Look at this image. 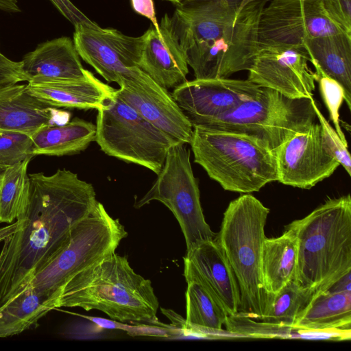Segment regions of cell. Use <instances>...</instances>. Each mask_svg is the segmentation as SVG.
<instances>
[{"label": "cell", "mask_w": 351, "mask_h": 351, "mask_svg": "<svg viewBox=\"0 0 351 351\" xmlns=\"http://www.w3.org/2000/svg\"><path fill=\"white\" fill-rule=\"evenodd\" d=\"M274 153L277 181L302 189H309L330 177L340 165L320 124L315 122L290 137Z\"/></svg>", "instance_id": "14"}, {"label": "cell", "mask_w": 351, "mask_h": 351, "mask_svg": "<svg viewBox=\"0 0 351 351\" xmlns=\"http://www.w3.org/2000/svg\"><path fill=\"white\" fill-rule=\"evenodd\" d=\"M313 98L291 99L274 90L261 88L254 97L201 126L255 136L274 152L315 122Z\"/></svg>", "instance_id": "9"}, {"label": "cell", "mask_w": 351, "mask_h": 351, "mask_svg": "<svg viewBox=\"0 0 351 351\" xmlns=\"http://www.w3.org/2000/svg\"><path fill=\"white\" fill-rule=\"evenodd\" d=\"M96 126L75 118L60 125H45L32 136V154L63 156L77 154L95 140Z\"/></svg>", "instance_id": "24"}, {"label": "cell", "mask_w": 351, "mask_h": 351, "mask_svg": "<svg viewBox=\"0 0 351 351\" xmlns=\"http://www.w3.org/2000/svg\"><path fill=\"white\" fill-rule=\"evenodd\" d=\"M314 295V293L300 287L293 279L276 295L271 297L261 321L292 328L297 318L306 308Z\"/></svg>", "instance_id": "29"}, {"label": "cell", "mask_w": 351, "mask_h": 351, "mask_svg": "<svg viewBox=\"0 0 351 351\" xmlns=\"http://www.w3.org/2000/svg\"><path fill=\"white\" fill-rule=\"evenodd\" d=\"M95 141L107 155L158 174L178 143L116 94L97 109Z\"/></svg>", "instance_id": "8"}, {"label": "cell", "mask_w": 351, "mask_h": 351, "mask_svg": "<svg viewBox=\"0 0 351 351\" xmlns=\"http://www.w3.org/2000/svg\"><path fill=\"white\" fill-rule=\"evenodd\" d=\"M29 178L28 197L16 219L19 226L3 240L0 252V308L25 293L98 202L93 185L70 170Z\"/></svg>", "instance_id": "1"}, {"label": "cell", "mask_w": 351, "mask_h": 351, "mask_svg": "<svg viewBox=\"0 0 351 351\" xmlns=\"http://www.w3.org/2000/svg\"><path fill=\"white\" fill-rule=\"evenodd\" d=\"M339 33L344 32L328 18L322 0H270L261 14L258 43L302 46L308 39Z\"/></svg>", "instance_id": "12"}, {"label": "cell", "mask_w": 351, "mask_h": 351, "mask_svg": "<svg viewBox=\"0 0 351 351\" xmlns=\"http://www.w3.org/2000/svg\"><path fill=\"white\" fill-rule=\"evenodd\" d=\"M127 235L119 220L97 202L89 215L72 228L64 245L34 276L27 289L46 298L55 308L62 286L82 270L114 253Z\"/></svg>", "instance_id": "7"}, {"label": "cell", "mask_w": 351, "mask_h": 351, "mask_svg": "<svg viewBox=\"0 0 351 351\" xmlns=\"http://www.w3.org/2000/svg\"><path fill=\"white\" fill-rule=\"evenodd\" d=\"M57 10L74 25L91 22L69 0H49Z\"/></svg>", "instance_id": "36"}, {"label": "cell", "mask_w": 351, "mask_h": 351, "mask_svg": "<svg viewBox=\"0 0 351 351\" xmlns=\"http://www.w3.org/2000/svg\"><path fill=\"white\" fill-rule=\"evenodd\" d=\"M54 309L51 302L31 288L0 308V338L19 335Z\"/></svg>", "instance_id": "27"}, {"label": "cell", "mask_w": 351, "mask_h": 351, "mask_svg": "<svg viewBox=\"0 0 351 351\" xmlns=\"http://www.w3.org/2000/svg\"><path fill=\"white\" fill-rule=\"evenodd\" d=\"M73 41L82 59L108 82L119 84L141 69L143 35L129 36L91 21L75 25Z\"/></svg>", "instance_id": "11"}, {"label": "cell", "mask_w": 351, "mask_h": 351, "mask_svg": "<svg viewBox=\"0 0 351 351\" xmlns=\"http://www.w3.org/2000/svg\"><path fill=\"white\" fill-rule=\"evenodd\" d=\"M186 282L201 285L228 316L239 312L240 291L234 274L216 238L186 251L184 258Z\"/></svg>", "instance_id": "17"}, {"label": "cell", "mask_w": 351, "mask_h": 351, "mask_svg": "<svg viewBox=\"0 0 351 351\" xmlns=\"http://www.w3.org/2000/svg\"><path fill=\"white\" fill-rule=\"evenodd\" d=\"M118 84L117 95L144 119L176 141L191 143L193 127L167 89L142 69Z\"/></svg>", "instance_id": "15"}, {"label": "cell", "mask_w": 351, "mask_h": 351, "mask_svg": "<svg viewBox=\"0 0 351 351\" xmlns=\"http://www.w3.org/2000/svg\"><path fill=\"white\" fill-rule=\"evenodd\" d=\"M261 88L247 79H195L176 87L171 95L193 127L254 97Z\"/></svg>", "instance_id": "16"}, {"label": "cell", "mask_w": 351, "mask_h": 351, "mask_svg": "<svg viewBox=\"0 0 351 351\" xmlns=\"http://www.w3.org/2000/svg\"><path fill=\"white\" fill-rule=\"evenodd\" d=\"M312 104L316 114V118L318 119L319 123L321 125L323 134L329 148L337 160L339 162V165H341L348 174L350 176L351 159L350 153L348 150V145L345 144L341 141L335 128L331 126L320 111L313 98L312 99Z\"/></svg>", "instance_id": "32"}, {"label": "cell", "mask_w": 351, "mask_h": 351, "mask_svg": "<svg viewBox=\"0 0 351 351\" xmlns=\"http://www.w3.org/2000/svg\"><path fill=\"white\" fill-rule=\"evenodd\" d=\"M32 156L7 167L0 179V223L16 219L27 202L29 190L28 165Z\"/></svg>", "instance_id": "28"}, {"label": "cell", "mask_w": 351, "mask_h": 351, "mask_svg": "<svg viewBox=\"0 0 351 351\" xmlns=\"http://www.w3.org/2000/svg\"><path fill=\"white\" fill-rule=\"evenodd\" d=\"M184 328L202 337L226 336L222 330L228 315L208 291L195 281L187 282Z\"/></svg>", "instance_id": "26"}, {"label": "cell", "mask_w": 351, "mask_h": 351, "mask_svg": "<svg viewBox=\"0 0 351 351\" xmlns=\"http://www.w3.org/2000/svg\"><path fill=\"white\" fill-rule=\"evenodd\" d=\"M26 86L32 95L51 107L81 110H97L116 90L88 70L82 79L34 80Z\"/></svg>", "instance_id": "19"}, {"label": "cell", "mask_w": 351, "mask_h": 351, "mask_svg": "<svg viewBox=\"0 0 351 351\" xmlns=\"http://www.w3.org/2000/svg\"><path fill=\"white\" fill-rule=\"evenodd\" d=\"M159 303L152 282L115 252L82 270L60 289L59 307L98 310L121 322L158 324Z\"/></svg>", "instance_id": "3"}, {"label": "cell", "mask_w": 351, "mask_h": 351, "mask_svg": "<svg viewBox=\"0 0 351 351\" xmlns=\"http://www.w3.org/2000/svg\"><path fill=\"white\" fill-rule=\"evenodd\" d=\"M21 62L29 81L78 80L86 75L73 41L66 36L38 44Z\"/></svg>", "instance_id": "21"}, {"label": "cell", "mask_w": 351, "mask_h": 351, "mask_svg": "<svg viewBox=\"0 0 351 351\" xmlns=\"http://www.w3.org/2000/svg\"><path fill=\"white\" fill-rule=\"evenodd\" d=\"M268 1L186 0L176 5L171 28L195 79L228 77L249 70Z\"/></svg>", "instance_id": "2"}, {"label": "cell", "mask_w": 351, "mask_h": 351, "mask_svg": "<svg viewBox=\"0 0 351 351\" xmlns=\"http://www.w3.org/2000/svg\"><path fill=\"white\" fill-rule=\"evenodd\" d=\"M269 209L244 193L230 202L216 239L234 274L240 291L238 314L261 321L271 300L261 275L265 227Z\"/></svg>", "instance_id": "5"}, {"label": "cell", "mask_w": 351, "mask_h": 351, "mask_svg": "<svg viewBox=\"0 0 351 351\" xmlns=\"http://www.w3.org/2000/svg\"><path fill=\"white\" fill-rule=\"evenodd\" d=\"M190 145L195 162L226 191L251 193L278 180L274 152L255 136L197 125Z\"/></svg>", "instance_id": "6"}, {"label": "cell", "mask_w": 351, "mask_h": 351, "mask_svg": "<svg viewBox=\"0 0 351 351\" xmlns=\"http://www.w3.org/2000/svg\"><path fill=\"white\" fill-rule=\"evenodd\" d=\"M131 4L133 10L136 13L149 19L153 26L157 30L160 29L156 16L153 0H131Z\"/></svg>", "instance_id": "37"}, {"label": "cell", "mask_w": 351, "mask_h": 351, "mask_svg": "<svg viewBox=\"0 0 351 351\" xmlns=\"http://www.w3.org/2000/svg\"><path fill=\"white\" fill-rule=\"evenodd\" d=\"M60 111L32 95L26 84L0 86V131L32 136L45 125H59Z\"/></svg>", "instance_id": "20"}, {"label": "cell", "mask_w": 351, "mask_h": 351, "mask_svg": "<svg viewBox=\"0 0 351 351\" xmlns=\"http://www.w3.org/2000/svg\"><path fill=\"white\" fill-rule=\"evenodd\" d=\"M21 61H14L5 56L0 48V86L28 82Z\"/></svg>", "instance_id": "35"}, {"label": "cell", "mask_w": 351, "mask_h": 351, "mask_svg": "<svg viewBox=\"0 0 351 351\" xmlns=\"http://www.w3.org/2000/svg\"><path fill=\"white\" fill-rule=\"evenodd\" d=\"M310 62L343 88L345 101L351 107V35L339 33L305 40Z\"/></svg>", "instance_id": "23"}, {"label": "cell", "mask_w": 351, "mask_h": 351, "mask_svg": "<svg viewBox=\"0 0 351 351\" xmlns=\"http://www.w3.org/2000/svg\"><path fill=\"white\" fill-rule=\"evenodd\" d=\"M302 46L258 43L247 80L261 88L274 90L291 99H311L316 76Z\"/></svg>", "instance_id": "13"}, {"label": "cell", "mask_w": 351, "mask_h": 351, "mask_svg": "<svg viewBox=\"0 0 351 351\" xmlns=\"http://www.w3.org/2000/svg\"><path fill=\"white\" fill-rule=\"evenodd\" d=\"M159 28L157 30L152 25L143 34L138 66L163 88H175L186 81V53L171 30L167 14L161 19Z\"/></svg>", "instance_id": "18"}, {"label": "cell", "mask_w": 351, "mask_h": 351, "mask_svg": "<svg viewBox=\"0 0 351 351\" xmlns=\"http://www.w3.org/2000/svg\"><path fill=\"white\" fill-rule=\"evenodd\" d=\"M285 228L298 239L293 280L315 295L351 273V197L328 198L305 217Z\"/></svg>", "instance_id": "4"}, {"label": "cell", "mask_w": 351, "mask_h": 351, "mask_svg": "<svg viewBox=\"0 0 351 351\" xmlns=\"http://www.w3.org/2000/svg\"><path fill=\"white\" fill-rule=\"evenodd\" d=\"M185 145L178 143L170 148L154 184L134 206L139 208L154 200L165 205L180 226L188 251L201 242L215 239L217 233L205 220L190 152Z\"/></svg>", "instance_id": "10"}, {"label": "cell", "mask_w": 351, "mask_h": 351, "mask_svg": "<svg viewBox=\"0 0 351 351\" xmlns=\"http://www.w3.org/2000/svg\"><path fill=\"white\" fill-rule=\"evenodd\" d=\"M87 319L91 320L96 323L98 326L107 328H119L128 331L130 335H150L157 337H169V330L164 328L143 325L130 326L119 324L118 322L108 319H104L99 317H93L90 316H83Z\"/></svg>", "instance_id": "34"}, {"label": "cell", "mask_w": 351, "mask_h": 351, "mask_svg": "<svg viewBox=\"0 0 351 351\" xmlns=\"http://www.w3.org/2000/svg\"><path fill=\"white\" fill-rule=\"evenodd\" d=\"M30 135L15 131H0V164L9 167L23 161L32 154Z\"/></svg>", "instance_id": "31"}, {"label": "cell", "mask_w": 351, "mask_h": 351, "mask_svg": "<svg viewBox=\"0 0 351 351\" xmlns=\"http://www.w3.org/2000/svg\"><path fill=\"white\" fill-rule=\"evenodd\" d=\"M314 67L316 82H318L322 97L328 110L330 118L335 125V130L341 141L348 145L346 138L341 127L339 119V109L346 99L344 89L337 81L326 75L318 67Z\"/></svg>", "instance_id": "30"}, {"label": "cell", "mask_w": 351, "mask_h": 351, "mask_svg": "<svg viewBox=\"0 0 351 351\" xmlns=\"http://www.w3.org/2000/svg\"><path fill=\"white\" fill-rule=\"evenodd\" d=\"M328 18L343 32L351 35V0H322Z\"/></svg>", "instance_id": "33"}, {"label": "cell", "mask_w": 351, "mask_h": 351, "mask_svg": "<svg viewBox=\"0 0 351 351\" xmlns=\"http://www.w3.org/2000/svg\"><path fill=\"white\" fill-rule=\"evenodd\" d=\"M292 328L299 331L333 332L350 339L351 291H326L313 299Z\"/></svg>", "instance_id": "22"}, {"label": "cell", "mask_w": 351, "mask_h": 351, "mask_svg": "<svg viewBox=\"0 0 351 351\" xmlns=\"http://www.w3.org/2000/svg\"><path fill=\"white\" fill-rule=\"evenodd\" d=\"M6 167H7L0 164V179H1V177Z\"/></svg>", "instance_id": "39"}, {"label": "cell", "mask_w": 351, "mask_h": 351, "mask_svg": "<svg viewBox=\"0 0 351 351\" xmlns=\"http://www.w3.org/2000/svg\"><path fill=\"white\" fill-rule=\"evenodd\" d=\"M165 1H170L177 5L186 0H165Z\"/></svg>", "instance_id": "38"}, {"label": "cell", "mask_w": 351, "mask_h": 351, "mask_svg": "<svg viewBox=\"0 0 351 351\" xmlns=\"http://www.w3.org/2000/svg\"><path fill=\"white\" fill-rule=\"evenodd\" d=\"M298 239L294 232L285 228L276 238H265L262 248L261 275L266 293L276 295L295 276L298 261Z\"/></svg>", "instance_id": "25"}]
</instances>
